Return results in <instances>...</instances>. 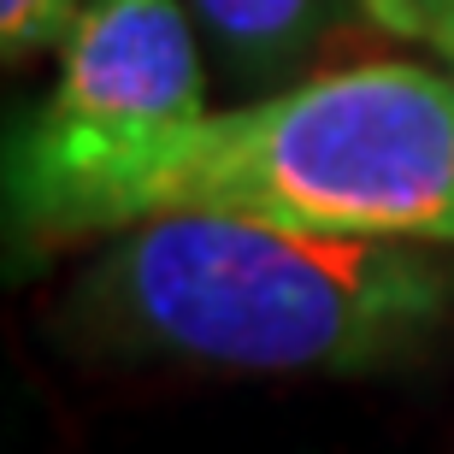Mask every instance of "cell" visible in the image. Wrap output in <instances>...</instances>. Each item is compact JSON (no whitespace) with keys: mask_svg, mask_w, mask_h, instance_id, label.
<instances>
[{"mask_svg":"<svg viewBox=\"0 0 454 454\" xmlns=\"http://www.w3.org/2000/svg\"><path fill=\"white\" fill-rule=\"evenodd\" d=\"M160 213L454 248V71L360 59L118 148L6 160L12 254H53Z\"/></svg>","mask_w":454,"mask_h":454,"instance_id":"6da1fadb","label":"cell"},{"mask_svg":"<svg viewBox=\"0 0 454 454\" xmlns=\"http://www.w3.org/2000/svg\"><path fill=\"white\" fill-rule=\"evenodd\" d=\"M449 313L454 271L425 242L160 213L77 266L48 307V337L106 372L372 378L431 354Z\"/></svg>","mask_w":454,"mask_h":454,"instance_id":"7a4b0ae2","label":"cell"},{"mask_svg":"<svg viewBox=\"0 0 454 454\" xmlns=\"http://www.w3.org/2000/svg\"><path fill=\"white\" fill-rule=\"evenodd\" d=\"M207 113L201 24L189 0H89L59 77L6 136V160H66Z\"/></svg>","mask_w":454,"mask_h":454,"instance_id":"3957f363","label":"cell"},{"mask_svg":"<svg viewBox=\"0 0 454 454\" xmlns=\"http://www.w3.org/2000/svg\"><path fill=\"white\" fill-rule=\"evenodd\" d=\"M224 77L248 95H271L301 77L348 0H189Z\"/></svg>","mask_w":454,"mask_h":454,"instance_id":"277c9868","label":"cell"},{"mask_svg":"<svg viewBox=\"0 0 454 454\" xmlns=\"http://www.w3.org/2000/svg\"><path fill=\"white\" fill-rule=\"evenodd\" d=\"M89 0H0V53L6 66H24L35 53L66 48Z\"/></svg>","mask_w":454,"mask_h":454,"instance_id":"5b68a950","label":"cell"},{"mask_svg":"<svg viewBox=\"0 0 454 454\" xmlns=\"http://www.w3.org/2000/svg\"><path fill=\"white\" fill-rule=\"evenodd\" d=\"M378 30L454 59V0H354Z\"/></svg>","mask_w":454,"mask_h":454,"instance_id":"8992f818","label":"cell"},{"mask_svg":"<svg viewBox=\"0 0 454 454\" xmlns=\"http://www.w3.org/2000/svg\"><path fill=\"white\" fill-rule=\"evenodd\" d=\"M449 66H454V59H449Z\"/></svg>","mask_w":454,"mask_h":454,"instance_id":"52a82bcc","label":"cell"}]
</instances>
